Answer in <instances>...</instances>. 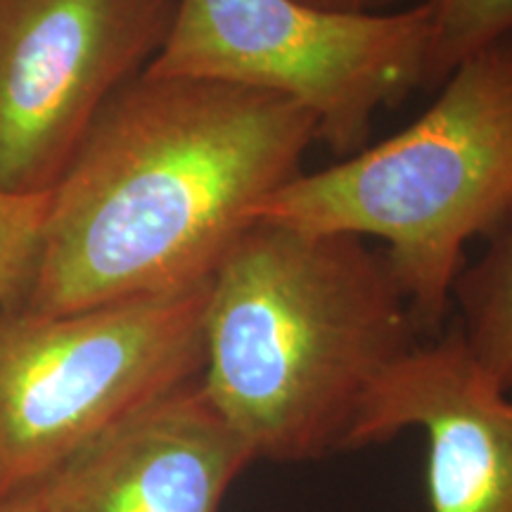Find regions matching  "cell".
Returning a JSON list of instances; mask_svg holds the SVG:
<instances>
[{
  "instance_id": "obj_1",
  "label": "cell",
  "mask_w": 512,
  "mask_h": 512,
  "mask_svg": "<svg viewBox=\"0 0 512 512\" xmlns=\"http://www.w3.org/2000/svg\"><path fill=\"white\" fill-rule=\"evenodd\" d=\"M316 140V119L280 95L140 72L50 190L15 309L62 316L209 283Z\"/></svg>"
},
{
  "instance_id": "obj_2",
  "label": "cell",
  "mask_w": 512,
  "mask_h": 512,
  "mask_svg": "<svg viewBox=\"0 0 512 512\" xmlns=\"http://www.w3.org/2000/svg\"><path fill=\"white\" fill-rule=\"evenodd\" d=\"M387 256L254 221L211 275L200 387L256 463L349 453L375 384L422 342Z\"/></svg>"
},
{
  "instance_id": "obj_3",
  "label": "cell",
  "mask_w": 512,
  "mask_h": 512,
  "mask_svg": "<svg viewBox=\"0 0 512 512\" xmlns=\"http://www.w3.org/2000/svg\"><path fill=\"white\" fill-rule=\"evenodd\" d=\"M512 219V46L467 57L434 105L380 145L299 174L254 221L387 242L422 337L444 332L465 247Z\"/></svg>"
},
{
  "instance_id": "obj_4",
  "label": "cell",
  "mask_w": 512,
  "mask_h": 512,
  "mask_svg": "<svg viewBox=\"0 0 512 512\" xmlns=\"http://www.w3.org/2000/svg\"><path fill=\"white\" fill-rule=\"evenodd\" d=\"M209 283L62 316L0 309V505L200 380Z\"/></svg>"
},
{
  "instance_id": "obj_5",
  "label": "cell",
  "mask_w": 512,
  "mask_h": 512,
  "mask_svg": "<svg viewBox=\"0 0 512 512\" xmlns=\"http://www.w3.org/2000/svg\"><path fill=\"white\" fill-rule=\"evenodd\" d=\"M430 15L332 12L302 0H174L171 27L143 69L162 79L254 88L297 102L337 157L368 147L373 119L427 88Z\"/></svg>"
},
{
  "instance_id": "obj_6",
  "label": "cell",
  "mask_w": 512,
  "mask_h": 512,
  "mask_svg": "<svg viewBox=\"0 0 512 512\" xmlns=\"http://www.w3.org/2000/svg\"><path fill=\"white\" fill-rule=\"evenodd\" d=\"M171 17L174 0H0V192L55 188Z\"/></svg>"
},
{
  "instance_id": "obj_7",
  "label": "cell",
  "mask_w": 512,
  "mask_h": 512,
  "mask_svg": "<svg viewBox=\"0 0 512 512\" xmlns=\"http://www.w3.org/2000/svg\"><path fill=\"white\" fill-rule=\"evenodd\" d=\"M408 430L427 439V512H512V394L472 358L456 325L384 373L351 451Z\"/></svg>"
},
{
  "instance_id": "obj_8",
  "label": "cell",
  "mask_w": 512,
  "mask_h": 512,
  "mask_svg": "<svg viewBox=\"0 0 512 512\" xmlns=\"http://www.w3.org/2000/svg\"><path fill=\"white\" fill-rule=\"evenodd\" d=\"M254 463L197 380L119 422L41 486L53 512H221Z\"/></svg>"
},
{
  "instance_id": "obj_9",
  "label": "cell",
  "mask_w": 512,
  "mask_h": 512,
  "mask_svg": "<svg viewBox=\"0 0 512 512\" xmlns=\"http://www.w3.org/2000/svg\"><path fill=\"white\" fill-rule=\"evenodd\" d=\"M456 325L472 358L512 394V219L453 285Z\"/></svg>"
},
{
  "instance_id": "obj_10",
  "label": "cell",
  "mask_w": 512,
  "mask_h": 512,
  "mask_svg": "<svg viewBox=\"0 0 512 512\" xmlns=\"http://www.w3.org/2000/svg\"><path fill=\"white\" fill-rule=\"evenodd\" d=\"M430 15L427 88L460 62L494 46H512V0H425Z\"/></svg>"
},
{
  "instance_id": "obj_11",
  "label": "cell",
  "mask_w": 512,
  "mask_h": 512,
  "mask_svg": "<svg viewBox=\"0 0 512 512\" xmlns=\"http://www.w3.org/2000/svg\"><path fill=\"white\" fill-rule=\"evenodd\" d=\"M48 195L0 192V309H15L27 292L41 249Z\"/></svg>"
},
{
  "instance_id": "obj_12",
  "label": "cell",
  "mask_w": 512,
  "mask_h": 512,
  "mask_svg": "<svg viewBox=\"0 0 512 512\" xmlns=\"http://www.w3.org/2000/svg\"><path fill=\"white\" fill-rule=\"evenodd\" d=\"M302 3L332 12H380L394 0H302Z\"/></svg>"
},
{
  "instance_id": "obj_13",
  "label": "cell",
  "mask_w": 512,
  "mask_h": 512,
  "mask_svg": "<svg viewBox=\"0 0 512 512\" xmlns=\"http://www.w3.org/2000/svg\"><path fill=\"white\" fill-rule=\"evenodd\" d=\"M0 512H53V510H50L46 489L38 486V489L29 491V494L10 498L8 503L0 505Z\"/></svg>"
}]
</instances>
